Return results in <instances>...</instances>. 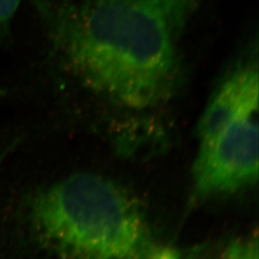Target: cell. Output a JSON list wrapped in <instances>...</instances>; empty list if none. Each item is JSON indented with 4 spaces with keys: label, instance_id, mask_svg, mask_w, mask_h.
Instances as JSON below:
<instances>
[{
    "label": "cell",
    "instance_id": "6da1fadb",
    "mask_svg": "<svg viewBox=\"0 0 259 259\" xmlns=\"http://www.w3.org/2000/svg\"><path fill=\"white\" fill-rule=\"evenodd\" d=\"M175 31L142 0H78L60 13L57 40L87 89L130 110H146L175 92L180 65Z\"/></svg>",
    "mask_w": 259,
    "mask_h": 259
},
{
    "label": "cell",
    "instance_id": "7a4b0ae2",
    "mask_svg": "<svg viewBox=\"0 0 259 259\" xmlns=\"http://www.w3.org/2000/svg\"><path fill=\"white\" fill-rule=\"evenodd\" d=\"M21 215L31 244L51 259H151L158 246L136 198L92 173L37 189Z\"/></svg>",
    "mask_w": 259,
    "mask_h": 259
},
{
    "label": "cell",
    "instance_id": "3957f363",
    "mask_svg": "<svg viewBox=\"0 0 259 259\" xmlns=\"http://www.w3.org/2000/svg\"><path fill=\"white\" fill-rule=\"evenodd\" d=\"M195 194L235 193L258 179L257 111L235 118L210 141L200 144L193 166Z\"/></svg>",
    "mask_w": 259,
    "mask_h": 259
},
{
    "label": "cell",
    "instance_id": "277c9868",
    "mask_svg": "<svg viewBox=\"0 0 259 259\" xmlns=\"http://www.w3.org/2000/svg\"><path fill=\"white\" fill-rule=\"evenodd\" d=\"M258 69L252 61L237 65L223 81L198 124V139L204 144L243 114L258 111Z\"/></svg>",
    "mask_w": 259,
    "mask_h": 259
},
{
    "label": "cell",
    "instance_id": "5b68a950",
    "mask_svg": "<svg viewBox=\"0 0 259 259\" xmlns=\"http://www.w3.org/2000/svg\"><path fill=\"white\" fill-rule=\"evenodd\" d=\"M155 6L166 17L177 32L184 26L193 9L195 0H142Z\"/></svg>",
    "mask_w": 259,
    "mask_h": 259
},
{
    "label": "cell",
    "instance_id": "8992f818",
    "mask_svg": "<svg viewBox=\"0 0 259 259\" xmlns=\"http://www.w3.org/2000/svg\"><path fill=\"white\" fill-rule=\"evenodd\" d=\"M224 259H258L257 235L232 241L225 252Z\"/></svg>",
    "mask_w": 259,
    "mask_h": 259
},
{
    "label": "cell",
    "instance_id": "52a82bcc",
    "mask_svg": "<svg viewBox=\"0 0 259 259\" xmlns=\"http://www.w3.org/2000/svg\"><path fill=\"white\" fill-rule=\"evenodd\" d=\"M20 0H0V39L6 37Z\"/></svg>",
    "mask_w": 259,
    "mask_h": 259
},
{
    "label": "cell",
    "instance_id": "ba28073f",
    "mask_svg": "<svg viewBox=\"0 0 259 259\" xmlns=\"http://www.w3.org/2000/svg\"><path fill=\"white\" fill-rule=\"evenodd\" d=\"M151 259H190V257L185 256L180 250L173 248L157 246Z\"/></svg>",
    "mask_w": 259,
    "mask_h": 259
}]
</instances>
